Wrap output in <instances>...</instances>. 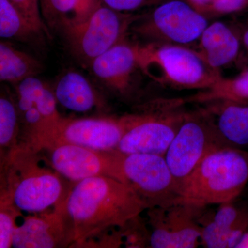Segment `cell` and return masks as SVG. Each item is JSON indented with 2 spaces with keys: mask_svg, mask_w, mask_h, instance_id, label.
<instances>
[{
  "mask_svg": "<svg viewBox=\"0 0 248 248\" xmlns=\"http://www.w3.org/2000/svg\"><path fill=\"white\" fill-rule=\"evenodd\" d=\"M205 207L179 202L166 208L170 231L177 248H194L202 244L200 219Z\"/></svg>",
  "mask_w": 248,
  "mask_h": 248,
  "instance_id": "18",
  "label": "cell"
},
{
  "mask_svg": "<svg viewBox=\"0 0 248 248\" xmlns=\"http://www.w3.org/2000/svg\"><path fill=\"white\" fill-rule=\"evenodd\" d=\"M125 184L138 194L147 209L168 208L181 201L179 187L163 155L123 154Z\"/></svg>",
  "mask_w": 248,
  "mask_h": 248,
  "instance_id": "9",
  "label": "cell"
},
{
  "mask_svg": "<svg viewBox=\"0 0 248 248\" xmlns=\"http://www.w3.org/2000/svg\"><path fill=\"white\" fill-rule=\"evenodd\" d=\"M19 115L17 105L11 97L1 93L0 97V146L12 149L16 145Z\"/></svg>",
  "mask_w": 248,
  "mask_h": 248,
  "instance_id": "22",
  "label": "cell"
},
{
  "mask_svg": "<svg viewBox=\"0 0 248 248\" xmlns=\"http://www.w3.org/2000/svg\"><path fill=\"white\" fill-rule=\"evenodd\" d=\"M54 93L62 107L74 112H88L102 104L89 80L77 71H70L62 75Z\"/></svg>",
  "mask_w": 248,
  "mask_h": 248,
  "instance_id": "17",
  "label": "cell"
},
{
  "mask_svg": "<svg viewBox=\"0 0 248 248\" xmlns=\"http://www.w3.org/2000/svg\"><path fill=\"white\" fill-rule=\"evenodd\" d=\"M43 35H50L40 14V0H9Z\"/></svg>",
  "mask_w": 248,
  "mask_h": 248,
  "instance_id": "28",
  "label": "cell"
},
{
  "mask_svg": "<svg viewBox=\"0 0 248 248\" xmlns=\"http://www.w3.org/2000/svg\"><path fill=\"white\" fill-rule=\"evenodd\" d=\"M125 248H146L151 245V232L140 215L118 227Z\"/></svg>",
  "mask_w": 248,
  "mask_h": 248,
  "instance_id": "25",
  "label": "cell"
},
{
  "mask_svg": "<svg viewBox=\"0 0 248 248\" xmlns=\"http://www.w3.org/2000/svg\"><path fill=\"white\" fill-rule=\"evenodd\" d=\"M140 17L102 4L85 22L64 27L63 31L72 53L89 66L93 60L126 39Z\"/></svg>",
  "mask_w": 248,
  "mask_h": 248,
  "instance_id": "8",
  "label": "cell"
},
{
  "mask_svg": "<svg viewBox=\"0 0 248 248\" xmlns=\"http://www.w3.org/2000/svg\"><path fill=\"white\" fill-rule=\"evenodd\" d=\"M184 98H157L122 116L125 133L116 151L164 156L187 115Z\"/></svg>",
  "mask_w": 248,
  "mask_h": 248,
  "instance_id": "4",
  "label": "cell"
},
{
  "mask_svg": "<svg viewBox=\"0 0 248 248\" xmlns=\"http://www.w3.org/2000/svg\"><path fill=\"white\" fill-rule=\"evenodd\" d=\"M49 152L52 168L62 177L78 182L89 178L105 176L125 183L123 153L103 151L73 144L55 145Z\"/></svg>",
  "mask_w": 248,
  "mask_h": 248,
  "instance_id": "11",
  "label": "cell"
},
{
  "mask_svg": "<svg viewBox=\"0 0 248 248\" xmlns=\"http://www.w3.org/2000/svg\"><path fill=\"white\" fill-rule=\"evenodd\" d=\"M209 24L208 17L186 1L166 0L140 16L131 29L149 42L187 46L196 45Z\"/></svg>",
  "mask_w": 248,
  "mask_h": 248,
  "instance_id": "6",
  "label": "cell"
},
{
  "mask_svg": "<svg viewBox=\"0 0 248 248\" xmlns=\"http://www.w3.org/2000/svg\"><path fill=\"white\" fill-rule=\"evenodd\" d=\"M226 146L248 148V103L217 99L201 104Z\"/></svg>",
  "mask_w": 248,
  "mask_h": 248,
  "instance_id": "16",
  "label": "cell"
},
{
  "mask_svg": "<svg viewBox=\"0 0 248 248\" xmlns=\"http://www.w3.org/2000/svg\"><path fill=\"white\" fill-rule=\"evenodd\" d=\"M196 45L194 49L205 63L218 71L237 61L243 51L234 24L221 21L209 24Z\"/></svg>",
  "mask_w": 248,
  "mask_h": 248,
  "instance_id": "15",
  "label": "cell"
},
{
  "mask_svg": "<svg viewBox=\"0 0 248 248\" xmlns=\"http://www.w3.org/2000/svg\"><path fill=\"white\" fill-rule=\"evenodd\" d=\"M76 7V0H48V11L45 17L46 19L47 18L50 19V17L58 14L63 16H63L69 13H73V17H74Z\"/></svg>",
  "mask_w": 248,
  "mask_h": 248,
  "instance_id": "31",
  "label": "cell"
},
{
  "mask_svg": "<svg viewBox=\"0 0 248 248\" xmlns=\"http://www.w3.org/2000/svg\"><path fill=\"white\" fill-rule=\"evenodd\" d=\"M57 102L58 100L55 97V93L47 85H46L45 89L41 93L35 104V107L45 120L46 128L45 133L32 148H35L42 138L58 123L59 121L61 120L62 117L59 113L57 108Z\"/></svg>",
  "mask_w": 248,
  "mask_h": 248,
  "instance_id": "27",
  "label": "cell"
},
{
  "mask_svg": "<svg viewBox=\"0 0 248 248\" xmlns=\"http://www.w3.org/2000/svg\"><path fill=\"white\" fill-rule=\"evenodd\" d=\"M17 94V107L20 114L35 107L36 102L46 85L36 76L29 77L16 84Z\"/></svg>",
  "mask_w": 248,
  "mask_h": 248,
  "instance_id": "26",
  "label": "cell"
},
{
  "mask_svg": "<svg viewBox=\"0 0 248 248\" xmlns=\"http://www.w3.org/2000/svg\"><path fill=\"white\" fill-rule=\"evenodd\" d=\"M65 203L74 226L73 246L78 247L102 232L123 226L147 209L130 186L105 176L76 182Z\"/></svg>",
  "mask_w": 248,
  "mask_h": 248,
  "instance_id": "1",
  "label": "cell"
},
{
  "mask_svg": "<svg viewBox=\"0 0 248 248\" xmlns=\"http://www.w3.org/2000/svg\"><path fill=\"white\" fill-rule=\"evenodd\" d=\"M234 202L220 204L202 220V244L208 248H236L248 229V209Z\"/></svg>",
  "mask_w": 248,
  "mask_h": 248,
  "instance_id": "14",
  "label": "cell"
},
{
  "mask_svg": "<svg viewBox=\"0 0 248 248\" xmlns=\"http://www.w3.org/2000/svg\"><path fill=\"white\" fill-rule=\"evenodd\" d=\"M248 182V153L226 146L207 155L182 183L180 202L206 207L234 202Z\"/></svg>",
  "mask_w": 248,
  "mask_h": 248,
  "instance_id": "3",
  "label": "cell"
},
{
  "mask_svg": "<svg viewBox=\"0 0 248 248\" xmlns=\"http://www.w3.org/2000/svg\"><path fill=\"white\" fill-rule=\"evenodd\" d=\"M165 1L166 0H148L146 5L159 4ZM182 1H186L197 11L208 17L209 9H210L212 0H182Z\"/></svg>",
  "mask_w": 248,
  "mask_h": 248,
  "instance_id": "33",
  "label": "cell"
},
{
  "mask_svg": "<svg viewBox=\"0 0 248 248\" xmlns=\"http://www.w3.org/2000/svg\"><path fill=\"white\" fill-rule=\"evenodd\" d=\"M186 103L202 104L217 99L248 103V68L233 78L221 77L211 87L184 98Z\"/></svg>",
  "mask_w": 248,
  "mask_h": 248,
  "instance_id": "20",
  "label": "cell"
},
{
  "mask_svg": "<svg viewBox=\"0 0 248 248\" xmlns=\"http://www.w3.org/2000/svg\"><path fill=\"white\" fill-rule=\"evenodd\" d=\"M40 61L25 52L13 46L9 42L0 43V80L16 84L42 71Z\"/></svg>",
  "mask_w": 248,
  "mask_h": 248,
  "instance_id": "19",
  "label": "cell"
},
{
  "mask_svg": "<svg viewBox=\"0 0 248 248\" xmlns=\"http://www.w3.org/2000/svg\"><path fill=\"white\" fill-rule=\"evenodd\" d=\"M246 11H248V0H212L208 17H221Z\"/></svg>",
  "mask_w": 248,
  "mask_h": 248,
  "instance_id": "29",
  "label": "cell"
},
{
  "mask_svg": "<svg viewBox=\"0 0 248 248\" xmlns=\"http://www.w3.org/2000/svg\"><path fill=\"white\" fill-rule=\"evenodd\" d=\"M41 6H42V12L44 16H46L48 11V0H40Z\"/></svg>",
  "mask_w": 248,
  "mask_h": 248,
  "instance_id": "36",
  "label": "cell"
},
{
  "mask_svg": "<svg viewBox=\"0 0 248 248\" xmlns=\"http://www.w3.org/2000/svg\"><path fill=\"white\" fill-rule=\"evenodd\" d=\"M76 1L74 17L71 21L63 24V28L85 22L102 4L101 0H76Z\"/></svg>",
  "mask_w": 248,
  "mask_h": 248,
  "instance_id": "30",
  "label": "cell"
},
{
  "mask_svg": "<svg viewBox=\"0 0 248 248\" xmlns=\"http://www.w3.org/2000/svg\"><path fill=\"white\" fill-rule=\"evenodd\" d=\"M102 4L108 6L115 11H133L146 6L148 0H101Z\"/></svg>",
  "mask_w": 248,
  "mask_h": 248,
  "instance_id": "32",
  "label": "cell"
},
{
  "mask_svg": "<svg viewBox=\"0 0 248 248\" xmlns=\"http://www.w3.org/2000/svg\"><path fill=\"white\" fill-rule=\"evenodd\" d=\"M21 211L8 197H0V248L12 247L16 221Z\"/></svg>",
  "mask_w": 248,
  "mask_h": 248,
  "instance_id": "24",
  "label": "cell"
},
{
  "mask_svg": "<svg viewBox=\"0 0 248 248\" xmlns=\"http://www.w3.org/2000/svg\"><path fill=\"white\" fill-rule=\"evenodd\" d=\"M226 146L203 107L187 111L164 155L179 188L207 155Z\"/></svg>",
  "mask_w": 248,
  "mask_h": 248,
  "instance_id": "7",
  "label": "cell"
},
{
  "mask_svg": "<svg viewBox=\"0 0 248 248\" xmlns=\"http://www.w3.org/2000/svg\"><path fill=\"white\" fill-rule=\"evenodd\" d=\"M236 248H248V231L245 233Z\"/></svg>",
  "mask_w": 248,
  "mask_h": 248,
  "instance_id": "35",
  "label": "cell"
},
{
  "mask_svg": "<svg viewBox=\"0 0 248 248\" xmlns=\"http://www.w3.org/2000/svg\"><path fill=\"white\" fill-rule=\"evenodd\" d=\"M25 143L10 150L1 174V196L8 197L21 212L40 213L65 202L62 175L41 166L37 153Z\"/></svg>",
  "mask_w": 248,
  "mask_h": 248,
  "instance_id": "2",
  "label": "cell"
},
{
  "mask_svg": "<svg viewBox=\"0 0 248 248\" xmlns=\"http://www.w3.org/2000/svg\"><path fill=\"white\" fill-rule=\"evenodd\" d=\"M125 133L122 117L71 119L62 117L39 142L40 152L59 144H73L97 151L117 149Z\"/></svg>",
  "mask_w": 248,
  "mask_h": 248,
  "instance_id": "10",
  "label": "cell"
},
{
  "mask_svg": "<svg viewBox=\"0 0 248 248\" xmlns=\"http://www.w3.org/2000/svg\"><path fill=\"white\" fill-rule=\"evenodd\" d=\"M234 25L239 32L243 50L248 58V17L244 20L234 23Z\"/></svg>",
  "mask_w": 248,
  "mask_h": 248,
  "instance_id": "34",
  "label": "cell"
},
{
  "mask_svg": "<svg viewBox=\"0 0 248 248\" xmlns=\"http://www.w3.org/2000/svg\"><path fill=\"white\" fill-rule=\"evenodd\" d=\"M139 69L156 82L179 90L203 91L221 78L194 48L148 42L139 45Z\"/></svg>",
  "mask_w": 248,
  "mask_h": 248,
  "instance_id": "5",
  "label": "cell"
},
{
  "mask_svg": "<svg viewBox=\"0 0 248 248\" xmlns=\"http://www.w3.org/2000/svg\"><path fill=\"white\" fill-rule=\"evenodd\" d=\"M148 223L151 228V245L153 248H177L170 231L166 208L155 207L148 209Z\"/></svg>",
  "mask_w": 248,
  "mask_h": 248,
  "instance_id": "23",
  "label": "cell"
},
{
  "mask_svg": "<svg viewBox=\"0 0 248 248\" xmlns=\"http://www.w3.org/2000/svg\"><path fill=\"white\" fill-rule=\"evenodd\" d=\"M0 36L29 42L44 35L9 0H0Z\"/></svg>",
  "mask_w": 248,
  "mask_h": 248,
  "instance_id": "21",
  "label": "cell"
},
{
  "mask_svg": "<svg viewBox=\"0 0 248 248\" xmlns=\"http://www.w3.org/2000/svg\"><path fill=\"white\" fill-rule=\"evenodd\" d=\"M139 45L126 39L93 60V74L113 92L125 95L130 91L134 73L139 68Z\"/></svg>",
  "mask_w": 248,
  "mask_h": 248,
  "instance_id": "13",
  "label": "cell"
},
{
  "mask_svg": "<svg viewBox=\"0 0 248 248\" xmlns=\"http://www.w3.org/2000/svg\"><path fill=\"white\" fill-rule=\"evenodd\" d=\"M74 241V226L64 202L52 211L25 217L15 230L12 246L16 248H66L73 246Z\"/></svg>",
  "mask_w": 248,
  "mask_h": 248,
  "instance_id": "12",
  "label": "cell"
}]
</instances>
